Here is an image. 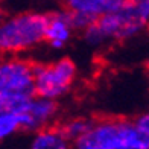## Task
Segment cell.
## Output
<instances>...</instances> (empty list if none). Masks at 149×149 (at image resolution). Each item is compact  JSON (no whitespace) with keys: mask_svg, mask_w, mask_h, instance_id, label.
I'll use <instances>...</instances> for the list:
<instances>
[{"mask_svg":"<svg viewBox=\"0 0 149 149\" xmlns=\"http://www.w3.org/2000/svg\"><path fill=\"white\" fill-rule=\"evenodd\" d=\"M73 149H149V134L131 119L93 120L81 137L72 141Z\"/></svg>","mask_w":149,"mask_h":149,"instance_id":"cell-1","label":"cell"},{"mask_svg":"<svg viewBox=\"0 0 149 149\" xmlns=\"http://www.w3.org/2000/svg\"><path fill=\"white\" fill-rule=\"evenodd\" d=\"M148 26L131 0H125L116 11L99 17L85 28L82 38L91 47H102L110 41H125L137 37Z\"/></svg>","mask_w":149,"mask_h":149,"instance_id":"cell-2","label":"cell"},{"mask_svg":"<svg viewBox=\"0 0 149 149\" xmlns=\"http://www.w3.org/2000/svg\"><path fill=\"white\" fill-rule=\"evenodd\" d=\"M33 96V63L18 56L0 59V114L22 113Z\"/></svg>","mask_w":149,"mask_h":149,"instance_id":"cell-3","label":"cell"},{"mask_svg":"<svg viewBox=\"0 0 149 149\" xmlns=\"http://www.w3.org/2000/svg\"><path fill=\"white\" fill-rule=\"evenodd\" d=\"M47 14L37 11L5 17L0 23V55L15 56L44 41Z\"/></svg>","mask_w":149,"mask_h":149,"instance_id":"cell-4","label":"cell"},{"mask_svg":"<svg viewBox=\"0 0 149 149\" xmlns=\"http://www.w3.org/2000/svg\"><path fill=\"white\" fill-rule=\"evenodd\" d=\"M78 76V65L70 58H59L50 64H33L35 96L58 100L72 90Z\"/></svg>","mask_w":149,"mask_h":149,"instance_id":"cell-5","label":"cell"},{"mask_svg":"<svg viewBox=\"0 0 149 149\" xmlns=\"http://www.w3.org/2000/svg\"><path fill=\"white\" fill-rule=\"evenodd\" d=\"M58 102L40 96H33L26 107L18 113L20 130L26 132H37L43 128L52 126L58 116Z\"/></svg>","mask_w":149,"mask_h":149,"instance_id":"cell-6","label":"cell"},{"mask_svg":"<svg viewBox=\"0 0 149 149\" xmlns=\"http://www.w3.org/2000/svg\"><path fill=\"white\" fill-rule=\"evenodd\" d=\"M73 28L70 23V15L65 8L47 14V24L44 32V41L49 43L53 49H63L72 40Z\"/></svg>","mask_w":149,"mask_h":149,"instance_id":"cell-7","label":"cell"},{"mask_svg":"<svg viewBox=\"0 0 149 149\" xmlns=\"http://www.w3.org/2000/svg\"><path fill=\"white\" fill-rule=\"evenodd\" d=\"M64 8L70 12L88 15L94 20L116 11L125 0H63Z\"/></svg>","mask_w":149,"mask_h":149,"instance_id":"cell-8","label":"cell"},{"mask_svg":"<svg viewBox=\"0 0 149 149\" xmlns=\"http://www.w3.org/2000/svg\"><path fill=\"white\" fill-rule=\"evenodd\" d=\"M28 149H73V148L72 141L64 137L58 126H47L33 132V137Z\"/></svg>","mask_w":149,"mask_h":149,"instance_id":"cell-9","label":"cell"},{"mask_svg":"<svg viewBox=\"0 0 149 149\" xmlns=\"http://www.w3.org/2000/svg\"><path fill=\"white\" fill-rule=\"evenodd\" d=\"M91 122L90 119H85V117H73V119H69V120H65L59 128V131L63 132V135L65 139H69L70 141L73 140H76L78 137H81L87 130L90 128L91 125Z\"/></svg>","mask_w":149,"mask_h":149,"instance_id":"cell-10","label":"cell"},{"mask_svg":"<svg viewBox=\"0 0 149 149\" xmlns=\"http://www.w3.org/2000/svg\"><path fill=\"white\" fill-rule=\"evenodd\" d=\"M20 131V120L14 113H3L0 114V141L14 135Z\"/></svg>","mask_w":149,"mask_h":149,"instance_id":"cell-11","label":"cell"},{"mask_svg":"<svg viewBox=\"0 0 149 149\" xmlns=\"http://www.w3.org/2000/svg\"><path fill=\"white\" fill-rule=\"evenodd\" d=\"M69 15H70V23H72L73 31L82 32L85 28H88L93 22H96L94 18H91L88 15H84V14H79V12H70L69 11Z\"/></svg>","mask_w":149,"mask_h":149,"instance_id":"cell-12","label":"cell"},{"mask_svg":"<svg viewBox=\"0 0 149 149\" xmlns=\"http://www.w3.org/2000/svg\"><path fill=\"white\" fill-rule=\"evenodd\" d=\"M140 17L149 24V0H131Z\"/></svg>","mask_w":149,"mask_h":149,"instance_id":"cell-13","label":"cell"},{"mask_svg":"<svg viewBox=\"0 0 149 149\" xmlns=\"http://www.w3.org/2000/svg\"><path fill=\"white\" fill-rule=\"evenodd\" d=\"M135 123H137L145 132L149 134V111L140 114V116H137V119H135Z\"/></svg>","mask_w":149,"mask_h":149,"instance_id":"cell-14","label":"cell"},{"mask_svg":"<svg viewBox=\"0 0 149 149\" xmlns=\"http://www.w3.org/2000/svg\"><path fill=\"white\" fill-rule=\"evenodd\" d=\"M6 15H5V11L2 9V8H0V23H2L3 22V18H5Z\"/></svg>","mask_w":149,"mask_h":149,"instance_id":"cell-15","label":"cell"},{"mask_svg":"<svg viewBox=\"0 0 149 149\" xmlns=\"http://www.w3.org/2000/svg\"><path fill=\"white\" fill-rule=\"evenodd\" d=\"M0 2H2V0H0Z\"/></svg>","mask_w":149,"mask_h":149,"instance_id":"cell-16","label":"cell"}]
</instances>
